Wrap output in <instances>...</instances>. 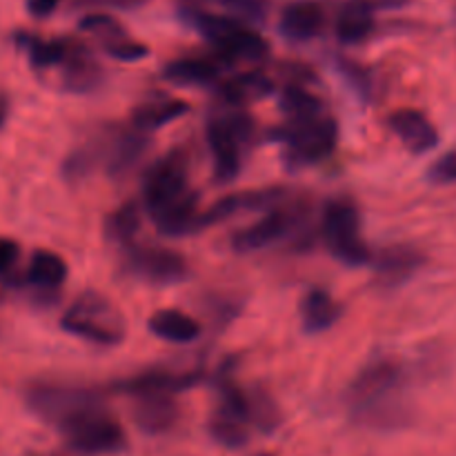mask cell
<instances>
[{
  "label": "cell",
  "instance_id": "1",
  "mask_svg": "<svg viewBox=\"0 0 456 456\" xmlns=\"http://www.w3.org/2000/svg\"><path fill=\"white\" fill-rule=\"evenodd\" d=\"M142 203L160 234L187 236L203 230L199 191L190 183L185 150H172L151 165L142 183Z\"/></svg>",
  "mask_w": 456,
  "mask_h": 456
},
{
  "label": "cell",
  "instance_id": "2",
  "mask_svg": "<svg viewBox=\"0 0 456 456\" xmlns=\"http://www.w3.org/2000/svg\"><path fill=\"white\" fill-rule=\"evenodd\" d=\"M347 408L359 426L396 430L410 423L403 401V368L390 356L374 359L356 374L347 392Z\"/></svg>",
  "mask_w": 456,
  "mask_h": 456
},
{
  "label": "cell",
  "instance_id": "3",
  "mask_svg": "<svg viewBox=\"0 0 456 456\" xmlns=\"http://www.w3.org/2000/svg\"><path fill=\"white\" fill-rule=\"evenodd\" d=\"M205 136L212 151L216 181H234L243 167V147L254 141V120L240 107L225 105V110L209 116Z\"/></svg>",
  "mask_w": 456,
  "mask_h": 456
},
{
  "label": "cell",
  "instance_id": "4",
  "mask_svg": "<svg viewBox=\"0 0 456 456\" xmlns=\"http://www.w3.org/2000/svg\"><path fill=\"white\" fill-rule=\"evenodd\" d=\"M25 403L31 414L58 430L92 410L105 408L101 392L61 381H31L25 387Z\"/></svg>",
  "mask_w": 456,
  "mask_h": 456
},
{
  "label": "cell",
  "instance_id": "5",
  "mask_svg": "<svg viewBox=\"0 0 456 456\" xmlns=\"http://www.w3.org/2000/svg\"><path fill=\"white\" fill-rule=\"evenodd\" d=\"M61 325L65 332L102 347L120 346L125 341V334H127L123 312L110 298L92 292V289L80 294L67 307Z\"/></svg>",
  "mask_w": 456,
  "mask_h": 456
},
{
  "label": "cell",
  "instance_id": "6",
  "mask_svg": "<svg viewBox=\"0 0 456 456\" xmlns=\"http://www.w3.org/2000/svg\"><path fill=\"white\" fill-rule=\"evenodd\" d=\"M276 138L285 145V163L292 169H303L334 154L338 125L337 118L325 110L307 118L285 120L283 127L276 132Z\"/></svg>",
  "mask_w": 456,
  "mask_h": 456
},
{
  "label": "cell",
  "instance_id": "7",
  "mask_svg": "<svg viewBox=\"0 0 456 456\" xmlns=\"http://www.w3.org/2000/svg\"><path fill=\"white\" fill-rule=\"evenodd\" d=\"M191 25L227 58V61L261 62L270 56V43L230 16L191 12Z\"/></svg>",
  "mask_w": 456,
  "mask_h": 456
},
{
  "label": "cell",
  "instance_id": "8",
  "mask_svg": "<svg viewBox=\"0 0 456 456\" xmlns=\"http://www.w3.org/2000/svg\"><path fill=\"white\" fill-rule=\"evenodd\" d=\"M307 221V203L303 199H285L276 208L267 209L256 223L232 236V248L239 254L261 252L301 232Z\"/></svg>",
  "mask_w": 456,
  "mask_h": 456
},
{
  "label": "cell",
  "instance_id": "9",
  "mask_svg": "<svg viewBox=\"0 0 456 456\" xmlns=\"http://www.w3.org/2000/svg\"><path fill=\"white\" fill-rule=\"evenodd\" d=\"M323 239L330 252L346 265H365L372 261L368 243L361 236V214L354 200L334 199L325 205Z\"/></svg>",
  "mask_w": 456,
  "mask_h": 456
},
{
  "label": "cell",
  "instance_id": "10",
  "mask_svg": "<svg viewBox=\"0 0 456 456\" xmlns=\"http://www.w3.org/2000/svg\"><path fill=\"white\" fill-rule=\"evenodd\" d=\"M254 430L249 395L236 386L230 374L218 381V405L209 419V435L225 448H243Z\"/></svg>",
  "mask_w": 456,
  "mask_h": 456
},
{
  "label": "cell",
  "instance_id": "11",
  "mask_svg": "<svg viewBox=\"0 0 456 456\" xmlns=\"http://www.w3.org/2000/svg\"><path fill=\"white\" fill-rule=\"evenodd\" d=\"M67 445L85 456L116 454L127 445L123 426L105 408L92 410L61 428Z\"/></svg>",
  "mask_w": 456,
  "mask_h": 456
},
{
  "label": "cell",
  "instance_id": "12",
  "mask_svg": "<svg viewBox=\"0 0 456 456\" xmlns=\"http://www.w3.org/2000/svg\"><path fill=\"white\" fill-rule=\"evenodd\" d=\"M127 265L138 279L154 285H176L187 276V261L178 252L151 245H132Z\"/></svg>",
  "mask_w": 456,
  "mask_h": 456
},
{
  "label": "cell",
  "instance_id": "13",
  "mask_svg": "<svg viewBox=\"0 0 456 456\" xmlns=\"http://www.w3.org/2000/svg\"><path fill=\"white\" fill-rule=\"evenodd\" d=\"M285 199H288V190H283V187H270V190L240 191V194L223 196L208 212H203V227L227 221V218L236 216L240 212H256V209L258 212H267V209L283 203Z\"/></svg>",
  "mask_w": 456,
  "mask_h": 456
},
{
  "label": "cell",
  "instance_id": "14",
  "mask_svg": "<svg viewBox=\"0 0 456 456\" xmlns=\"http://www.w3.org/2000/svg\"><path fill=\"white\" fill-rule=\"evenodd\" d=\"M132 417L145 435L159 436L174 430L181 417V408L174 395H138L134 396Z\"/></svg>",
  "mask_w": 456,
  "mask_h": 456
},
{
  "label": "cell",
  "instance_id": "15",
  "mask_svg": "<svg viewBox=\"0 0 456 456\" xmlns=\"http://www.w3.org/2000/svg\"><path fill=\"white\" fill-rule=\"evenodd\" d=\"M387 125L401 138V142L417 156L428 154L439 145V132L432 125V120L419 110L405 107V110L392 111Z\"/></svg>",
  "mask_w": 456,
  "mask_h": 456
},
{
  "label": "cell",
  "instance_id": "16",
  "mask_svg": "<svg viewBox=\"0 0 456 456\" xmlns=\"http://www.w3.org/2000/svg\"><path fill=\"white\" fill-rule=\"evenodd\" d=\"M423 261L426 258L419 249L408 248V245H392V248L377 254L372 267L379 283L386 285V288H399L421 270Z\"/></svg>",
  "mask_w": 456,
  "mask_h": 456
},
{
  "label": "cell",
  "instance_id": "17",
  "mask_svg": "<svg viewBox=\"0 0 456 456\" xmlns=\"http://www.w3.org/2000/svg\"><path fill=\"white\" fill-rule=\"evenodd\" d=\"M200 383V372H147L141 377L125 379L116 383V390L123 395H176Z\"/></svg>",
  "mask_w": 456,
  "mask_h": 456
},
{
  "label": "cell",
  "instance_id": "18",
  "mask_svg": "<svg viewBox=\"0 0 456 456\" xmlns=\"http://www.w3.org/2000/svg\"><path fill=\"white\" fill-rule=\"evenodd\" d=\"M281 34L294 43L316 38L325 27V12L319 3H292L281 13Z\"/></svg>",
  "mask_w": 456,
  "mask_h": 456
},
{
  "label": "cell",
  "instance_id": "19",
  "mask_svg": "<svg viewBox=\"0 0 456 456\" xmlns=\"http://www.w3.org/2000/svg\"><path fill=\"white\" fill-rule=\"evenodd\" d=\"M343 314V307L328 289H312L301 303V325L303 332L321 334L338 323Z\"/></svg>",
  "mask_w": 456,
  "mask_h": 456
},
{
  "label": "cell",
  "instance_id": "20",
  "mask_svg": "<svg viewBox=\"0 0 456 456\" xmlns=\"http://www.w3.org/2000/svg\"><path fill=\"white\" fill-rule=\"evenodd\" d=\"M221 67L209 58H178L165 65L163 78L178 87H209L218 83Z\"/></svg>",
  "mask_w": 456,
  "mask_h": 456
},
{
  "label": "cell",
  "instance_id": "21",
  "mask_svg": "<svg viewBox=\"0 0 456 456\" xmlns=\"http://www.w3.org/2000/svg\"><path fill=\"white\" fill-rule=\"evenodd\" d=\"M374 31V4L370 0H350L337 16V36L346 45H359Z\"/></svg>",
  "mask_w": 456,
  "mask_h": 456
},
{
  "label": "cell",
  "instance_id": "22",
  "mask_svg": "<svg viewBox=\"0 0 456 456\" xmlns=\"http://www.w3.org/2000/svg\"><path fill=\"white\" fill-rule=\"evenodd\" d=\"M154 337L163 338L167 343H191L200 337L203 328L196 319L181 310H160L151 314L147 323Z\"/></svg>",
  "mask_w": 456,
  "mask_h": 456
},
{
  "label": "cell",
  "instance_id": "23",
  "mask_svg": "<svg viewBox=\"0 0 456 456\" xmlns=\"http://www.w3.org/2000/svg\"><path fill=\"white\" fill-rule=\"evenodd\" d=\"M274 92V83L263 71H245L221 85V96L225 105L243 107L248 102L265 98Z\"/></svg>",
  "mask_w": 456,
  "mask_h": 456
},
{
  "label": "cell",
  "instance_id": "24",
  "mask_svg": "<svg viewBox=\"0 0 456 456\" xmlns=\"http://www.w3.org/2000/svg\"><path fill=\"white\" fill-rule=\"evenodd\" d=\"M61 67H65L62 83L69 92H89L101 83V67L94 62L89 53H85V49L74 47V45H69V52H67V58Z\"/></svg>",
  "mask_w": 456,
  "mask_h": 456
},
{
  "label": "cell",
  "instance_id": "25",
  "mask_svg": "<svg viewBox=\"0 0 456 456\" xmlns=\"http://www.w3.org/2000/svg\"><path fill=\"white\" fill-rule=\"evenodd\" d=\"M190 111V105L185 101H154L138 105L132 111V127L150 136L154 129L165 127L172 120L181 118Z\"/></svg>",
  "mask_w": 456,
  "mask_h": 456
},
{
  "label": "cell",
  "instance_id": "26",
  "mask_svg": "<svg viewBox=\"0 0 456 456\" xmlns=\"http://www.w3.org/2000/svg\"><path fill=\"white\" fill-rule=\"evenodd\" d=\"M27 279L34 288L56 289L67 279V263L62 261V256L49 252V249H36L31 254Z\"/></svg>",
  "mask_w": 456,
  "mask_h": 456
},
{
  "label": "cell",
  "instance_id": "27",
  "mask_svg": "<svg viewBox=\"0 0 456 456\" xmlns=\"http://www.w3.org/2000/svg\"><path fill=\"white\" fill-rule=\"evenodd\" d=\"M325 110H328L325 102L303 85H289L281 94V111L285 114V120L307 118V116H316Z\"/></svg>",
  "mask_w": 456,
  "mask_h": 456
},
{
  "label": "cell",
  "instance_id": "28",
  "mask_svg": "<svg viewBox=\"0 0 456 456\" xmlns=\"http://www.w3.org/2000/svg\"><path fill=\"white\" fill-rule=\"evenodd\" d=\"M138 230H141V208L138 203L129 200V203L120 205L110 218H107V236L123 248H132L136 240Z\"/></svg>",
  "mask_w": 456,
  "mask_h": 456
},
{
  "label": "cell",
  "instance_id": "29",
  "mask_svg": "<svg viewBox=\"0 0 456 456\" xmlns=\"http://www.w3.org/2000/svg\"><path fill=\"white\" fill-rule=\"evenodd\" d=\"M27 47L29 61L36 69H47V67H61L67 58L69 45L65 40H40V38H22Z\"/></svg>",
  "mask_w": 456,
  "mask_h": 456
},
{
  "label": "cell",
  "instance_id": "30",
  "mask_svg": "<svg viewBox=\"0 0 456 456\" xmlns=\"http://www.w3.org/2000/svg\"><path fill=\"white\" fill-rule=\"evenodd\" d=\"M80 29L96 36V38H101L102 45L127 36V31L123 29V25H120L116 18L105 16V13H89V16H85L83 20H80Z\"/></svg>",
  "mask_w": 456,
  "mask_h": 456
},
{
  "label": "cell",
  "instance_id": "31",
  "mask_svg": "<svg viewBox=\"0 0 456 456\" xmlns=\"http://www.w3.org/2000/svg\"><path fill=\"white\" fill-rule=\"evenodd\" d=\"M102 47H105V52L110 53L111 58H116V61H125V62L141 61V58H145L147 53H150V49H147L145 45L138 43V40H132L129 36H123V38L118 40H111V43L102 45Z\"/></svg>",
  "mask_w": 456,
  "mask_h": 456
},
{
  "label": "cell",
  "instance_id": "32",
  "mask_svg": "<svg viewBox=\"0 0 456 456\" xmlns=\"http://www.w3.org/2000/svg\"><path fill=\"white\" fill-rule=\"evenodd\" d=\"M338 71H341L343 78L347 80V85H350V87H354V92L359 94L363 101H368L370 94H372V80H370L368 71L352 61H341Z\"/></svg>",
  "mask_w": 456,
  "mask_h": 456
},
{
  "label": "cell",
  "instance_id": "33",
  "mask_svg": "<svg viewBox=\"0 0 456 456\" xmlns=\"http://www.w3.org/2000/svg\"><path fill=\"white\" fill-rule=\"evenodd\" d=\"M428 178L435 185H452V183H456V151H448L441 159H436L428 169Z\"/></svg>",
  "mask_w": 456,
  "mask_h": 456
},
{
  "label": "cell",
  "instance_id": "34",
  "mask_svg": "<svg viewBox=\"0 0 456 456\" xmlns=\"http://www.w3.org/2000/svg\"><path fill=\"white\" fill-rule=\"evenodd\" d=\"M18 256H20V248H18L16 240L3 239V236H0V274L12 270V267L16 265Z\"/></svg>",
  "mask_w": 456,
  "mask_h": 456
},
{
  "label": "cell",
  "instance_id": "35",
  "mask_svg": "<svg viewBox=\"0 0 456 456\" xmlns=\"http://www.w3.org/2000/svg\"><path fill=\"white\" fill-rule=\"evenodd\" d=\"M27 7H29V13H34L36 18H45L56 12L58 0H29Z\"/></svg>",
  "mask_w": 456,
  "mask_h": 456
},
{
  "label": "cell",
  "instance_id": "36",
  "mask_svg": "<svg viewBox=\"0 0 456 456\" xmlns=\"http://www.w3.org/2000/svg\"><path fill=\"white\" fill-rule=\"evenodd\" d=\"M9 116V98L4 96V92L0 89V127L4 125V120H7Z\"/></svg>",
  "mask_w": 456,
  "mask_h": 456
},
{
  "label": "cell",
  "instance_id": "37",
  "mask_svg": "<svg viewBox=\"0 0 456 456\" xmlns=\"http://www.w3.org/2000/svg\"><path fill=\"white\" fill-rule=\"evenodd\" d=\"M256 456H274V454H270V452H261V454H256Z\"/></svg>",
  "mask_w": 456,
  "mask_h": 456
}]
</instances>
